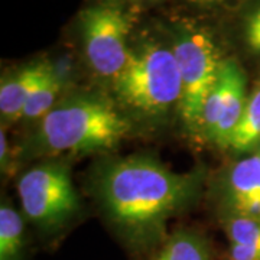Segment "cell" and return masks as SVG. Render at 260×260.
I'll return each mask as SVG.
<instances>
[{
    "mask_svg": "<svg viewBox=\"0 0 260 260\" xmlns=\"http://www.w3.org/2000/svg\"><path fill=\"white\" fill-rule=\"evenodd\" d=\"M62 88V80L52 67L44 80L39 83L37 90L30 95L28 104L23 110L22 119L25 120H41L51 112L58 103V97Z\"/></svg>",
    "mask_w": 260,
    "mask_h": 260,
    "instance_id": "13",
    "label": "cell"
},
{
    "mask_svg": "<svg viewBox=\"0 0 260 260\" xmlns=\"http://www.w3.org/2000/svg\"><path fill=\"white\" fill-rule=\"evenodd\" d=\"M152 260H211V251L204 236L192 230H177Z\"/></svg>",
    "mask_w": 260,
    "mask_h": 260,
    "instance_id": "10",
    "label": "cell"
},
{
    "mask_svg": "<svg viewBox=\"0 0 260 260\" xmlns=\"http://www.w3.org/2000/svg\"><path fill=\"white\" fill-rule=\"evenodd\" d=\"M189 3H192L195 6H200V8H214V6H220L229 0H188Z\"/></svg>",
    "mask_w": 260,
    "mask_h": 260,
    "instance_id": "17",
    "label": "cell"
},
{
    "mask_svg": "<svg viewBox=\"0 0 260 260\" xmlns=\"http://www.w3.org/2000/svg\"><path fill=\"white\" fill-rule=\"evenodd\" d=\"M113 83L119 100L140 114L160 116L181 103L182 83L171 44L148 41L132 49L129 62Z\"/></svg>",
    "mask_w": 260,
    "mask_h": 260,
    "instance_id": "3",
    "label": "cell"
},
{
    "mask_svg": "<svg viewBox=\"0 0 260 260\" xmlns=\"http://www.w3.org/2000/svg\"><path fill=\"white\" fill-rule=\"evenodd\" d=\"M0 160H2V167L5 169V167L9 165V142H8V136L5 133V130L2 129L0 132Z\"/></svg>",
    "mask_w": 260,
    "mask_h": 260,
    "instance_id": "16",
    "label": "cell"
},
{
    "mask_svg": "<svg viewBox=\"0 0 260 260\" xmlns=\"http://www.w3.org/2000/svg\"><path fill=\"white\" fill-rule=\"evenodd\" d=\"M200 186L197 174H179L148 156H129L103 168L97 188L109 217L133 234L158 232Z\"/></svg>",
    "mask_w": 260,
    "mask_h": 260,
    "instance_id": "1",
    "label": "cell"
},
{
    "mask_svg": "<svg viewBox=\"0 0 260 260\" xmlns=\"http://www.w3.org/2000/svg\"><path fill=\"white\" fill-rule=\"evenodd\" d=\"M259 153H260V145H259Z\"/></svg>",
    "mask_w": 260,
    "mask_h": 260,
    "instance_id": "18",
    "label": "cell"
},
{
    "mask_svg": "<svg viewBox=\"0 0 260 260\" xmlns=\"http://www.w3.org/2000/svg\"><path fill=\"white\" fill-rule=\"evenodd\" d=\"M246 75L233 59H224L218 80L204 106L201 124L207 138L218 146L229 148L233 133L247 104Z\"/></svg>",
    "mask_w": 260,
    "mask_h": 260,
    "instance_id": "7",
    "label": "cell"
},
{
    "mask_svg": "<svg viewBox=\"0 0 260 260\" xmlns=\"http://www.w3.org/2000/svg\"><path fill=\"white\" fill-rule=\"evenodd\" d=\"M54 65L49 61H37L19 68L0 85V114L6 121L22 119L30 95Z\"/></svg>",
    "mask_w": 260,
    "mask_h": 260,
    "instance_id": "9",
    "label": "cell"
},
{
    "mask_svg": "<svg viewBox=\"0 0 260 260\" xmlns=\"http://www.w3.org/2000/svg\"><path fill=\"white\" fill-rule=\"evenodd\" d=\"M227 215L260 218V153L236 162L223 184Z\"/></svg>",
    "mask_w": 260,
    "mask_h": 260,
    "instance_id": "8",
    "label": "cell"
},
{
    "mask_svg": "<svg viewBox=\"0 0 260 260\" xmlns=\"http://www.w3.org/2000/svg\"><path fill=\"white\" fill-rule=\"evenodd\" d=\"M130 132L129 120L100 94L71 95L39 121L35 140L52 152L112 149Z\"/></svg>",
    "mask_w": 260,
    "mask_h": 260,
    "instance_id": "2",
    "label": "cell"
},
{
    "mask_svg": "<svg viewBox=\"0 0 260 260\" xmlns=\"http://www.w3.org/2000/svg\"><path fill=\"white\" fill-rule=\"evenodd\" d=\"M239 35L246 51L260 58V0H249L240 10Z\"/></svg>",
    "mask_w": 260,
    "mask_h": 260,
    "instance_id": "14",
    "label": "cell"
},
{
    "mask_svg": "<svg viewBox=\"0 0 260 260\" xmlns=\"http://www.w3.org/2000/svg\"><path fill=\"white\" fill-rule=\"evenodd\" d=\"M224 224L230 244L260 249V218L227 215Z\"/></svg>",
    "mask_w": 260,
    "mask_h": 260,
    "instance_id": "15",
    "label": "cell"
},
{
    "mask_svg": "<svg viewBox=\"0 0 260 260\" xmlns=\"http://www.w3.org/2000/svg\"><path fill=\"white\" fill-rule=\"evenodd\" d=\"M171 48L177 58L182 95L179 113L188 126L198 127L204 106L218 80L224 59L211 34L192 23L174 26Z\"/></svg>",
    "mask_w": 260,
    "mask_h": 260,
    "instance_id": "4",
    "label": "cell"
},
{
    "mask_svg": "<svg viewBox=\"0 0 260 260\" xmlns=\"http://www.w3.org/2000/svg\"><path fill=\"white\" fill-rule=\"evenodd\" d=\"M260 145V85L253 90L237 127L233 133L229 148L247 152Z\"/></svg>",
    "mask_w": 260,
    "mask_h": 260,
    "instance_id": "12",
    "label": "cell"
},
{
    "mask_svg": "<svg viewBox=\"0 0 260 260\" xmlns=\"http://www.w3.org/2000/svg\"><path fill=\"white\" fill-rule=\"evenodd\" d=\"M25 246L22 215L10 204L0 207V260H20Z\"/></svg>",
    "mask_w": 260,
    "mask_h": 260,
    "instance_id": "11",
    "label": "cell"
},
{
    "mask_svg": "<svg viewBox=\"0 0 260 260\" xmlns=\"http://www.w3.org/2000/svg\"><path fill=\"white\" fill-rule=\"evenodd\" d=\"M84 55L103 78L116 80L132 55V22L119 5L99 3L81 10L78 18Z\"/></svg>",
    "mask_w": 260,
    "mask_h": 260,
    "instance_id": "5",
    "label": "cell"
},
{
    "mask_svg": "<svg viewBox=\"0 0 260 260\" xmlns=\"http://www.w3.org/2000/svg\"><path fill=\"white\" fill-rule=\"evenodd\" d=\"M23 214L42 229H54L78 210V194L68 168L42 164L26 171L18 182Z\"/></svg>",
    "mask_w": 260,
    "mask_h": 260,
    "instance_id": "6",
    "label": "cell"
},
{
    "mask_svg": "<svg viewBox=\"0 0 260 260\" xmlns=\"http://www.w3.org/2000/svg\"><path fill=\"white\" fill-rule=\"evenodd\" d=\"M139 2H145V0H139Z\"/></svg>",
    "mask_w": 260,
    "mask_h": 260,
    "instance_id": "19",
    "label": "cell"
}]
</instances>
